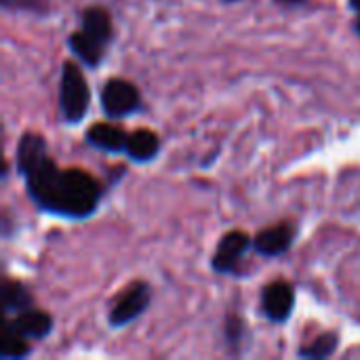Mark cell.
<instances>
[{"instance_id":"obj_1","label":"cell","mask_w":360,"mask_h":360,"mask_svg":"<svg viewBox=\"0 0 360 360\" xmlns=\"http://www.w3.org/2000/svg\"><path fill=\"white\" fill-rule=\"evenodd\" d=\"M23 181L30 200L40 211L68 219H89L97 213L103 196L99 181L91 173L80 169L63 171L51 156L34 165L23 175Z\"/></svg>"},{"instance_id":"obj_2","label":"cell","mask_w":360,"mask_h":360,"mask_svg":"<svg viewBox=\"0 0 360 360\" xmlns=\"http://www.w3.org/2000/svg\"><path fill=\"white\" fill-rule=\"evenodd\" d=\"M91 91L82 70L72 63L63 61L61 65V80H59V110L65 124H78L89 112Z\"/></svg>"},{"instance_id":"obj_3","label":"cell","mask_w":360,"mask_h":360,"mask_svg":"<svg viewBox=\"0 0 360 360\" xmlns=\"http://www.w3.org/2000/svg\"><path fill=\"white\" fill-rule=\"evenodd\" d=\"M150 302H152V289H150L148 283L137 281V283L129 285L116 297V302L110 308V314H108L110 325L116 327V329L127 327L129 323H133L135 319H139L148 310Z\"/></svg>"},{"instance_id":"obj_4","label":"cell","mask_w":360,"mask_h":360,"mask_svg":"<svg viewBox=\"0 0 360 360\" xmlns=\"http://www.w3.org/2000/svg\"><path fill=\"white\" fill-rule=\"evenodd\" d=\"M101 108L108 118L120 120L135 114L141 108L139 89L122 78H112L101 89Z\"/></svg>"},{"instance_id":"obj_5","label":"cell","mask_w":360,"mask_h":360,"mask_svg":"<svg viewBox=\"0 0 360 360\" xmlns=\"http://www.w3.org/2000/svg\"><path fill=\"white\" fill-rule=\"evenodd\" d=\"M253 249V238L247 232L240 230H232L228 234H224L217 243V249L211 257V268L217 274L224 276H232L238 272L243 257Z\"/></svg>"},{"instance_id":"obj_6","label":"cell","mask_w":360,"mask_h":360,"mask_svg":"<svg viewBox=\"0 0 360 360\" xmlns=\"http://www.w3.org/2000/svg\"><path fill=\"white\" fill-rule=\"evenodd\" d=\"M295 308V289L293 285L285 283V281H276L264 287L262 293V310L264 316L274 323V325H283L291 319Z\"/></svg>"},{"instance_id":"obj_7","label":"cell","mask_w":360,"mask_h":360,"mask_svg":"<svg viewBox=\"0 0 360 360\" xmlns=\"http://www.w3.org/2000/svg\"><path fill=\"white\" fill-rule=\"evenodd\" d=\"M297 236V228L293 224H276L272 228H266L253 236V251L262 257H283L291 251Z\"/></svg>"},{"instance_id":"obj_8","label":"cell","mask_w":360,"mask_h":360,"mask_svg":"<svg viewBox=\"0 0 360 360\" xmlns=\"http://www.w3.org/2000/svg\"><path fill=\"white\" fill-rule=\"evenodd\" d=\"M84 141L95 150H101L108 154H120L127 148L129 133L114 122H95L86 129Z\"/></svg>"},{"instance_id":"obj_9","label":"cell","mask_w":360,"mask_h":360,"mask_svg":"<svg viewBox=\"0 0 360 360\" xmlns=\"http://www.w3.org/2000/svg\"><path fill=\"white\" fill-rule=\"evenodd\" d=\"M6 321L25 340L40 342L53 333V319L46 312L36 310V308H27L19 314H13V319H6Z\"/></svg>"},{"instance_id":"obj_10","label":"cell","mask_w":360,"mask_h":360,"mask_svg":"<svg viewBox=\"0 0 360 360\" xmlns=\"http://www.w3.org/2000/svg\"><path fill=\"white\" fill-rule=\"evenodd\" d=\"M49 156L46 139L40 133H23L15 150V169L23 177L34 165Z\"/></svg>"},{"instance_id":"obj_11","label":"cell","mask_w":360,"mask_h":360,"mask_svg":"<svg viewBox=\"0 0 360 360\" xmlns=\"http://www.w3.org/2000/svg\"><path fill=\"white\" fill-rule=\"evenodd\" d=\"M80 30H84L93 40H97L105 49L110 46L114 36L110 13L101 6H89L80 13Z\"/></svg>"},{"instance_id":"obj_12","label":"cell","mask_w":360,"mask_h":360,"mask_svg":"<svg viewBox=\"0 0 360 360\" xmlns=\"http://www.w3.org/2000/svg\"><path fill=\"white\" fill-rule=\"evenodd\" d=\"M158 152H160V137L154 131L139 129L129 135L124 154L133 162H150L158 156Z\"/></svg>"},{"instance_id":"obj_13","label":"cell","mask_w":360,"mask_h":360,"mask_svg":"<svg viewBox=\"0 0 360 360\" xmlns=\"http://www.w3.org/2000/svg\"><path fill=\"white\" fill-rule=\"evenodd\" d=\"M68 46L70 51L86 65V68H97L101 61H103V55H105V46H101L97 40H93L84 30H78V32H72L68 36Z\"/></svg>"},{"instance_id":"obj_14","label":"cell","mask_w":360,"mask_h":360,"mask_svg":"<svg viewBox=\"0 0 360 360\" xmlns=\"http://www.w3.org/2000/svg\"><path fill=\"white\" fill-rule=\"evenodd\" d=\"M27 308H34V297L30 291L19 283L4 278L2 289H0V310L2 314H19Z\"/></svg>"},{"instance_id":"obj_15","label":"cell","mask_w":360,"mask_h":360,"mask_svg":"<svg viewBox=\"0 0 360 360\" xmlns=\"http://www.w3.org/2000/svg\"><path fill=\"white\" fill-rule=\"evenodd\" d=\"M30 340H25L23 335H19L11 323L6 321V316L2 319V335H0V359L4 360H21L30 356L32 348L27 344Z\"/></svg>"},{"instance_id":"obj_16","label":"cell","mask_w":360,"mask_h":360,"mask_svg":"<svg viewBox=\"0 0 360 360\" xmlns=\"http://www.w3.org/2000/svg\"><path fill=\"white\" fill-rule=\"evenodd\" d=\"M338 346H340V335H338L335 331H327V333H321L312 344L302 346V348L297 350V356L308 360L329 359V356L335 354Z\"/></svg>"},{"instance_id":"obj_17","label":"cell","mask_w":360,"mask_h":360,"mask_svg":"<svg viewBox=\"0 0 360 360\" xmlns=\"http://www.w3.org/2000/svg\"><path fill=\"white\" fill-rule=\"evenodd\" d=\"M224 335H226V342L230 348H234L236 352H240V346L245 342V335H247V329H245V323L240 316L236 314H230L226 319V327H224Z\"/></svg>"},{"instance_id":"obj_18","label":"cell","mask_w":360,"mask_h":360,"mask_svg":"<svg viewBox=\"0 0 360 360\" xmlns=\"http://www.w3.org/2000/svg\"><path fill=\"white\" fill-rule=\"evenodd\" d=\"M4 11H25L34 15H46L49 4L46 0H0Z\"/></svg>"},{"instance_id":"obj_19","label":"cell","mask_w":360,"mask_h":360,"mask_svg":"<svg viewBox=\"0 0 360 360\" xmlns=\"http://www.w3.org/2000/svg\"><path fill=\"white\" fill-rule=\"evenodd\" d=\"M350 8L356 13V19H354V30L360 36V0H350Z\"/></svg>"},{"instance_id":"obj_20","label":"cell","mask_w":360,"mask_h":360,"mask_svg":"<svg viewBox=\"0 0 360 360\" xmlns=\"http://www.w3.org/2000/svg\"><path fill=\"white\" fill-rule=\"evenodd\" d=\"M221 2H228V4H232V2H240V0H221Z\"/></svg>"}]
</instances>
